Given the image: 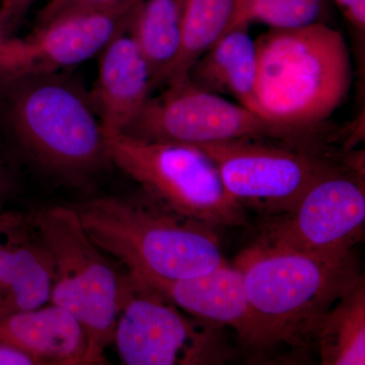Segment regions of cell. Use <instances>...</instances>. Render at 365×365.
<instances>
[{
    "label": "cell",
    "instance_id": "obj_1",
    "mask_svg": "<svg viewBox=\"0 0 365 365\" xmlns=\"http://www.w3.org/2000/svg\"><path fill=\"white\" fill-rule=\"evenodd\" d=\"M234 264L241 269L253 311L255 357L314 342L334 304L364 276L354 251L318 255L254 242Z\"/></svg>",
    "mask_w": 365,
    "mask_h": 365
},
{
    "label": "cell",
    "instance_id": "obj_2",
    "mask_svg": "<svg viewBox=\"0 0 365 365\" xmlns=\"http://www.w3.org/2000/svg\"><path fill=\"white\" fill-rule=\"evenodd\" d=\"M0 127L28 162L59 181L85 184L110 163L90 96L60 72L1 79Z\"/></svg>",
    "mask_w": 365,
    "mask_h": 365
},
{
    "label": "cell",
    "instance_id": "obj_3",
    "mask_svg": "<svg viewBox=\"0 0 365 365\" xmlns=\"http://www.w3.org/2000/svg\"><path fill=\"white\" fill-rule=\"evenodd\" d=\"M256 41L257 113L277 123L327 125L351 88L349 48L325 23L270 29Z\"/></svg>",
    "mask_w": 365,
    "mask_h": 365
},
{
    "label": "cell",
    "instance_id": "obj_4",
    "mask_svg": "<svg viewBox=\"0 0 365 365\" xmlns=\"http://www.w3.org/2000/svg\"><path fill=\"white\" fill-rule=\"evenodd\" d=\"M73 207L91 241L140 282L196 277L227 262L215 230L150 198L98 197Z\"/></svg>",
    "mask_w": 365,
    "mask_h": 365
},
{
    "label": "cell",
    "instance_id": "obj_5",
    "mask_svg": "<svg viewBox=\"0 0 365 365\" xmlns=\"http://www.w3.org/2000/svg\"><path fill=\"white\" fill-rule=\"evenodd\" d=\"M34 225L54 263L50 304L66 309L85 329L88 349L83 365L106 364L120 309L134 280L120 272L81 225L73 206L43 209Z\"/></svg>",
    "mask_w": 365,
    "mask_h": 365
},
{
    "label": "cell",
    "instance_id": "obj_6",
    "mask_svg": "<svg viewBox=\"0 0 365 365\" xmlns=\"http://www.w3.org/2000/svg\"><path fill=\"white\" fill-rule=\"evenodd\" d=\"M104 134L110 163L138 182L153 202L213 230L246 225L244 207L228 195L215 163L199 146Z\"/></svg>",
    "mask_w": 365,
    "mask_h": 365
},
{
    "label": "cell",
    "instance_id": "obj_7",
    "mask_svg": "<svg viewBox=\"0 0 365 365\" xmlns=\"http://www.w3.org/2000/svg\"><path fill=\"white\" fill-rule=\"evenodd\" d=\"M213 160L235 201L272 215L294 210L307 190L322 177L350 163V151L330 144L271 138H242L199 144Z\"/></svg>",
    "mask_w": 365,
    "mask_h": 365
},
{
    "label": "cell",
    "instance_id": "obj_8",
    "mask_svg": "<svg viewBox=\"0 0 365 365\" xmlns=\"http://www.w3.org/2000/svg\"><path fill=\"white\" fill-rule=\"evenodd\" d=\"M123 133L143 140L199 145L242 138L330 143L335 131L328 125L304 128L277 123L185 79L151 96Z\"/></svg>",
    "mask_w": 365,
    "mask_h": 365
},
{
    "label": "cell",
    "instance_id": "obj_9",
    "mask_svg": "<svg viewBox=\"0 0 365 365\" xmlns=\"http://www.w3.org/2000/svg\"><path fill=\"white\" fill-rule=\"evenodd\" d=\"M133 280L113 340L122 364L218 365L234 359L222 327L187 318L169 300Z\"/></svg>",
    "mask_w": 365,
    "mask_h": 365
},
{
    "label": "cell",
    "instance_id": "obj_10",
    "mask_svg": "<svg viewBox=\"0 0 365 365\" xmlns=\"http://www.w3.org/2000/svg\"><path fill=\"white\" fill-rule=\"evenodd\" d=\"M364 165L345 163L322 177L294 210L266 223L255 242L302 253H351L364 235Z\"/></svg>",
    "mask_w": 365,
    "mask_h": 365
},
{
    "label": "cell",
    "instance_id": "obj_11",
    "mask_svg": "<svg viewBox=\"0 0 365 365\" xmlns=\"http://www.w3.org/2000/svg\"><path fill=\"white\" fill-rule=\"evenodd\" d=\"M140 1L63 14L36 26L26 37L0 40V81L58 73L98 56L129 26Z\"/></svg>",
    "mask_w": 365,
    "mask_h": 365
},
{
    "label": "cell",
    "instance_id": "obj_12",
    "mask_svg": "<svg viewBox=\"0 0 365 365\" xmlns=\"http://www.w3.org/2000/svg\"><path fill=\"white\" fill-rule=\"evenodd\" d=\"M141 283L193 318L232 327L242 345L253 351L256 343L253 311L244 276L235 264L227 261L210 272L187 279H151Z\"/></svg>",
    "mask_w": 365,
    "mask_h": 365
},
{
    "label": "cell",
    "instance_id": "obj_13",
    "mask_svg": "<svg viewBox=\"0 0 365 365\" xmlns=\"http://www.w3.org/2000/svg\"><path fill=\"white\" fill-rule=\"evenodd\" d=\"M129 26L98 55L97 78L90 98L107 132L126 130L155 91L150 66Z\"/></svg>",
    "mask_w": 365,
    "mask_h": 365
},
{
    "label": "cell",
    "instance_id": "obj_14",
    "mask_svg": "<svg viewBox=\"0 0 365 365\" xmlns=\"http://www.w3.org/2000/svg\"><path fill=\"white\" fill-rule=\"evenodd\" d=\"M0 343L23 352L36 365L83 364L88 349L83 327L52 304L1 317Z\"/></svg>",
    "mask_w": 365,
    "mask_h": 365
},
{
    "label": "cell",
    "instance_id": "obj_15",
    "mask_svg": "<svg viewBox=\"0 0 365 365\" xmlns=\"http://www.w3.org/2000/svg\"><path fill=\"white\" fill-rule=\"evenodd\" d=\"M21 223L0 235V318L50 304L54 263L37 232Z\"/></svg>",
    "mask_w": 365,
    "mask_h": 365
},
{
    "label": "cell",
    "instance_id": "obj_16",
    "mask_svg": "<svg viewBox=\"0 0 365 365\" xmlns=\"http://www.w3.org/2000/svg\"><path fill=\"white\" fill-rule=\"evenodd\" d=\"M186 79L208 93L234 98L257 113V46L249 26L239 25L223 34L194 62Z\"/></svg>",
    "mask_w": 365,
    "mask_h": 365
},
{
    "label": "cell",
    "instance_id": "obj_17",
    "mask_svg": "<svg viewBox=\"0 0 365 365\" xmlns=\"http://www.w3.org/2000/svg\"><path fill=\"white\" fill-rule=\"evenodd\" d=\"M186 0H141L129 30L143 51L153 88L165 86L181 48Z\"/></svg>",
    "mask_w": 365,
    "mask_h": 365
},
{
    "label": "cell",
    "instance_id": "obj_18",
    "mask_svg": "<svg viewBox=\"0 0 365 365\" xmlns=\"http://www.w3.org/2000/svg\"><path fill=\"white\" fill-rule=\"evenodd\" d=\"M314 343L323 365L365 364V283L361 278L337 300Z\"/></svg>",
    "mask_w": 365,
    "mask_h": 365
},
{
    "label": "cell",
    "instance_id": "obj_19",
    "mask_svg": "<svg viewBox=\"0 0 365 365\" xmlns=\"http://www.w3.org/2000/svg\"><path fill=\"white\" fill-rule=\"evenodd\" d=\"M235 0H186L181 48L165 86L180 83L201 55L227 32Z\"/></svg>",
    "mask_w": 365,
    "mask_h": 365
},
{
    "label": "cell",
    "instance_id": "obj_20",
    "mask_svg": "<svg viewBox=\"0 0 365 365\" xmlns=\"http://www.w3.org/2000/svg\"><path fill=\"white\" fill-rule=\"evenodd\" d=\"M326 11L325 0H235L227 31L253 23L265 24L270 29L300 28L324 23Z\"/></svg>",
    "mask_w": 365,
    "mask_h": 365
},
{
    "label": "cell",
    "instance_id": "obj_21",
    "mask_svg": "<svg viewBox=\"0 0 365 365\" xmlns=\"http://www.w3.org/2000/svg\"><path fill=\"white\" fill-rule=\"evenodd\" d=\"M133 1L137 0H47L38 14L36 26L42 25L66 14L112 9Z\"/></svg>",
    "mask_w": 365,
    "mask_h": 365
},
{
    "label": "cell",
    "instance_id": "obj_22",
    "mask_svg": "<svg viewBox=\"0 0 365 365\" xmlns=\"http://www.w3.org/2000/svg\"><path fill=\"white\" fill-rule=\"evenodd\" d=\"M36 0H2L0 4V40L11 37Z\"/></svg>",
    "mask_w": 365,
    "mask_h": 365
},
{
    "label": "cell",
    "instance_id": "obj_23",
    "mask_svg": "<svg viewBox=\"0 0 365 365\" xmlns=\"http://www.w3.org/2000/svg\"><path fill=\"white\" fill-rule=\"evenodd\" d=\"M353 30L364 38L365 0H334Z\"/></svg>",
    "mask_w": 365,
    "mask_h": 365
},
{
    "label": "cell",
    "instance_id": "obj_24",
    "mask_svg": "<svg viewBox=\"0 0 365 365\" xmlns=\"http://www.w3.org/2000/svg\"><path fill=\"white\" fill-rule=\"evenodd\" d=\"M0 365H36L23 352L0 343Z\"/></svg>",
    "mask_w": 365,
    "mask_h": 365
},
{
    "label": "cell",
    "instance_id": "obj_25",
    "mask_svg": "<svg viewBox=\"0 0 365 365\" xmlns=\"http://www.w3.org/2000/svg\"><path fill=\"white\" fill-rule=\"evenodd\" d=\"M13 189L11 174L4 163L0 160V206L4 204Z\"/></svg>",
    "mask_w": 365,
    "mask_h": 365
},
{
    "label": "cell",
    "instance_id": "obj_26",
    "mask_svg": "<svg viewBox=\"0 0 365 365\" xmlns=\"http://www.w3.org/2000/svg\"><path fill=\"white\" fill-rule=\"evenodd\" d=\"M1 294H2V292H1V289H0V299H1Z\"/></svg>",
    "mask_w": 365,
    "mask_h": 365
}]
</instances>
